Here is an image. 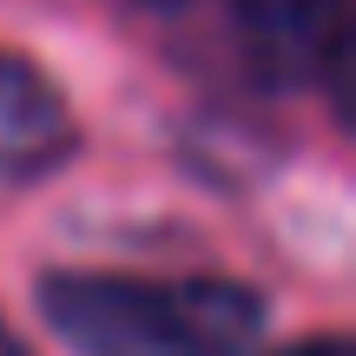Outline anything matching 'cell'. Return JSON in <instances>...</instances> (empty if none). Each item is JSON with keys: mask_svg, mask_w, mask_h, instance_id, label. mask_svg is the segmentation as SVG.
<instances>
[{"mask_svg": "<svg viewBox=\"0 0 356 356\" xmlns=\"http://www.w3.org/2000/svg\"><path fill=\"white\" fill-rule=\"evenodd\" d=\"M40 317L79 356H244L264 297L231 277L53 270L40 284Z\"/></svg>", "mask_w": 356, "mask_h": 356, "instance_id": "1", "label": "cell"}, {"mask_svg": "<svg viewBox=\"0 0 356 356\" xmlns=\"http://www.w3.org/2000/svg\"><path fill=\"white\" fill-rule=\"evenodd\" d=\"M251 60L284 86H337L350 47V0H231Z\"/></svg>", "mask_w": 356, "mask_h": 356, "instance_id": "2", "label": "cell"}, {"mask_svg": "<svg viewBox=\"0 0 356 356\" xmlns=\"http://www.w3.org/2000/svg\"><path fill=\"white\" fill-rule=\"evenodd\" d=\"M73 113L60 86L0 47V178H40L73 152Z\"/></svg>", "mask_w": 356, "mask_h": 356, "instance_id": "3", "label": "cell"}, {"mask_svg": "<svg viewBox=\"0 0 356 356\" xmlns=\"http://www.w3.org/2000/svg\"><path fill=\"white\" fill-rule=\"evenodd\" d=\"M270 356H350L337 337H317V343H291V350H270Z\"/></svg>", "mask_w": 356, "mask_h": 356, "instance_id": "4", "label": "cell"}, {"mask_svg": "<svg viewBox=\"0 0 356 356\" xmlns=\"http://www.w3.org/2000/svg\"><path fill=\"white\" fill-rule=\"evenodd\" d=\"M0 356H26V350H20V337H13L7 323H0Z\"/></svg>", "mask_w": 356, "mask_h": 356, "instance_id": "5", "label": "cell"}, {"mask_svg": "<svg viewBox=\"0 0 356 356\" xmlns=\"http://www.w3.org/2000/svg\"><path fill=\"white\" fill-rule=\"evenodd\" d=\"M152 7H178V0H152Z\"/></svg>", "mask_w": 356, "mask_h": 356, "instance_id": "6", "label": "cell"}]
</instances>
